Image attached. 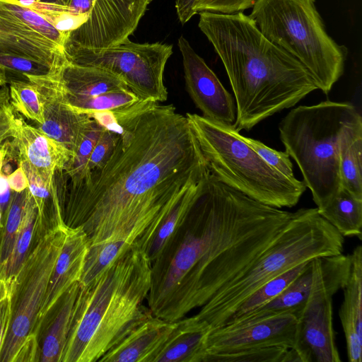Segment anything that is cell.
<instances>
[{
	"instance_id": "6da1fadb",
	"label": "cell",
	"mask_w": 362,
	"mask_h": 362,
	"mask_svg": "<svg viewBox=\"0 0 362 362\" xmlns=\"http://www.w3.org/2000/svg\"><path fill=\"white\" fill-rule=\"evenodd\" d=\"M159 103L141 100L113 111L121 131L110 158L63 197L64 222L82 226L90 244L151 221L210 172L186 115Z\"/></svg>"
},
{
	"instance_id": "7a4b0ae2",
	"label": "cell",
	"mask_w": 362,
	"mask_h": 362,
	"mask_svg": "<svg viewBox=\"0 0 362 362\" xmlns=\"http://www.w3.org/2000/svg\"><path fill=\"white\" fill-rule=\"evenodd\" d=\"M293 214L206 173L184 222L151 265L153 315L175 322L203 306L264 253Z\"/></svg>"
},
{
	"instance_id": "3957f363",
	"label": "cell",
	"mask_w": 362,
	"mask_h": 362,
	"mask_svg": "<svg viewBox=\"0 0 362 362\" xmlns=\"http://www.w3.org/2000/svg\"><path fill=\"white\" fill-rule=\"evenodd\" d=\"M198 26L221 59L235 105L233 127L250 130L318 89L305 67L267 39L243 12L198 13Z\"/></svg>"
},
{
	"instance_id": "277c9868",
	"label": "cell",
	"mask_w": 362,
	"mask_h": 362,
	"mask_svg": "<svg viewBox=\"0 0 362 362\" xmlns=\"http://www.w3.org/2000/svg\"><path fill=\"white\" fill-rule=\"evenodd\" d=\"M151 263L135 242L100 275L81 285L62 362H95L148 310Z\"/></svg>"
},
{
	"instance_id": "5b68a950",
	"label": "cell",
	"mask_w": 362,
	"mask_h": 362,
	"mask_svg": "<svg viewBox=\"0 0 362 362\" xmlns=\"http://www.w3.org/2000/svg\"><path fill=\"white\" fill-rule=\"evenodd\" d=\"M344 237L318 211H294L286 228L248 269L219 290L196 315L212 329L222 327L254 291L286 270L314 258L344 252Z\"/></svg>"
},
{
	"instance_id": "8992f818",
	"label": "cell",
	"mask_w": 362,
	"mask_h": 362,
	"mask_svg": "<svg viewBox=\"0 0 362 362\" xmlns=\"http://www.w3.org/2000/svg\"><path fill=\"white\" fill-rule=\"evenodd\" d=\"M360 121L361 116L353 104L327 100L298 106L279 124L285 151L298 165L319 211L341 187V139L351 126Z\"/></svg>"
},
{
	"instance_id": "52a82bcc",
	"label": "cell",
	"mask_w": 362,
	"mask_h": 362,
	"mask_svg": "<svg viewBox=\"0 0 362 362\" xmlns=\"http://www.w3.org/2000/svg\"><path fill=\"white\" fill-rule=\"evenodd\" d=\"M210 173L249 197L281 209L297 204L306 190L303 180H291L268 165L233 125L187 113Z\"/></svg>"
},
{
	"instance_id": "ba28073f",
	"label": "cell",
	"mask_w": 362,
	"mask_h": 362,
	"mask_svg": "<svg viewBox=\"0 0 362 362\" xmlns=\"http://www.w3.org/2000/svg\"><path fill=\"white\" fill-rule=\"evenodd\" d=\"M249 16L267 39L305 67L324 93L343 75L348 49L327 33L315 0H257Z\"/></svg>"
},
{
	"instance_id": "9c48e42d",
	"label": "cell",
	"mask_w": 362,
	"mask_h": 362,
	"mask_svg": "<svg viewBox=\"0 0 362 362\" xmlns=\"http://www.w3.org/2000/svg\"><path fill=\"white\" fill-rule=\"evenodd\" d=\"M316 274L310 293L297 315L291 348L300 362H341L332 320V298L341 290L351 268V254L314 259Z\"/></svg>"
},
{
	"instance_id": "30bf717a",
	"label": "cell",
	"mask_w": 362,
	"mask_h": 362,
	"mask_svg": "<svg viewBox=\"0 0 362 362\" xmlns=\"http://www.w3.org/2000/svg\"><path fill=\"white\" fill-rule=\"evenodd\" d=\"M67 226L49 228L30 250L12 290V319L0 362H13L27 339L37 336L36 320Z\"/></svg>"
},
{
	"instance_id": "8fae6325",
	"label": "cell",
	"mask_w": 362,
	"mask_h": 362,
	"mask_svg": "<svg viewBox=\"0 0 362 362\" xmlns=\"http://www.w3.org/2000/svg\"><path fill=\"white\" fill-rule=\"evenodd\" d=\"M63 52L73 64L98 67L116 75L143 100L162 103L168 98L163 73L173 54L170 45L136 43L127 39L108 48H64Z\"/></svg>"
},
{
	"instance_id": "7c38bea8",
	"label": "cell",
	"mask_w": 362,
	"mask_h": 362,
	"mask_svg": "<svg viewBox=\"0 0 362 362\" xmlns=\"http://www.w3.org/2000/svg\"><path fill=\"white\" fill-rule=\"evenodd\" d=\"M152 0H94L86 21L66 34L64 48L91 49L119 45L132 35Z\"/></svg>"
},
{
	"instance_id": "4fadbf2b",
	"label": "cell",
	"mask_w": 362,
	"mask_h": 362,
	"mask_svg": "<svg viewBox=\"0 0 362 362\" xmlns=\"http://www.w3.org/2000/svg\"><path fill=\"white\" fill-rule=\"evenodd\" d=\"M65 58L63 49L20 21L0 14V68L25 76L49 74Z\"/></svg>"
},
{
	"instance_id": "5bb4252c",
	"label": "cell",
	"mask_w": 362,
	"mask_h": 362,
	"mask_svg": "<svg viewBox=\"0 0 362 362\" xmlns=\"http://www.w3.org/2000/svg\"><path fill=\"white\" fill-rule=\"evenodd\" d=\"M296 325V315L285 313L212 329L206 337L201 362L219 352L267 346L291 349L295 343Z\"/></svg>"
},
{
	"instance_id": "9a60e30c",
	"label": "cell",
	"mask_w": 362,
	"mask_h": 362,
	"mask_svg": "<svg viewBox=\"0 0 362 362\" xmlns=\"http://www.w3.org/2000/svg\"><path fill=\"white\" fill-rule=\"evenodd\" d=\"M177 44L187 90L202 116L218 123L233 125L236 105L232 95L185 37L181 35Z\"/></svg>"
},
{
	"instance_id": "2e32d148",
	"label": "cell",
	"mask_w": 362,
	"mask_h": 362,
	"mask_svg": "<svg viewBox=\"0 0 362 362\" xmlns=\"http://www.w3.org/2000/svg\"><path fill=\"white\" fill-rule=\"evenodd\" d=\"M24 78L35 85L43 107L44 122L36 124V127L65 147L73 156L92 115L79 113L70 107L63 100L49 74L27 75Z\"/></svg>"
},
{
	"instance_id": "e0dca14e",
	"label": "cell",
	"mask_w": 362,
	"mask_h": 362,
	"mask_svg": "<svg viewBox=\"0 0 362 362\" xmlns=\"http://www.w3.org/2000/svg\"><path fill=\"white\" fill-rule=\"evenodd\" d=\"M89 244L88 238L82 226H67L62 250L37 315V332L40 325L64 293L73 284L80 281Z\"/></svg>"
},
{
	"instance_id": "ac0fdd59",
	"label": "cell",
	"mask_w": 362,
	"mask_h": 362,
	"mask_svg": "<svg viewBox=\"0 0 362 362\" xmlns=\"http://www.w3.org/2000/svg\"><path fill=\"white\" fill-rule=\"evenodd\" d=\"M12 143L24 160L46 180H53L56 173L63 171L72 154L36 127L13 115L11 120Z\"/></svg>"
},
{
	"instance_id": "d6986e66",
	"label": "cell",
	"mask_w": 362,
	"mask_h": 362,
	"mask_svg": "<svg viewBox=\"0 0 362 362\" xmlns=\"http://www.w3.org/2000/svg\"><path fill=\"white\" fill-rule=\"evenodd\" d=\"M175 322L155 316L149 309L98 361L153 362Z\"/></svg>"
},
{
	"instance_id": "ffe728a7",
	"label": "cell",
	"mask_w": 362,
	"mask_h": 362,
	"mask_svg": "<svg viewBox=\"0 0 362 362\" xmlns=\"http://www.w3.org/2000/svg\"><path fill=\"white\" fill-rule=\"evenodd\" d=\"M49 76L62 96L92 97L129 88L120 78L105 69L73 64L66 58Z\"/></svg>"
},
{
	"instance_id": "44dd1931",
	"label": "cell",
	"mask_w": 362,
	"mask_h": 362,
	"mask_svg": "<svg viewBox=\"0 0 362 362\" xmlns=\"http://www.w3.org/2000/svg\"><path fill=\"white\" fill-rule=\"evenodd\" d=\"M351 268L342 288L343 301L339 316L346 341L349 362L362 361V247L351 253Z\"/></svg>"
},
{
	"instance_id": "7402d4cb",
	"label": "cell",
	"mask_w": 362,
	"mask_h": 362,
	"mask_svg": "<svg viewBox=\"0 0 362 362\" xmlns=\"http://www.w3.org/2000/svg\"><path fill=\"white\" fill-rule=\"evenodd\" d=\"M199 182L185 189L167 204L136 240L151 264L186 218L197 196Z\"/></svg>"
},
{
	"instance_id": "603a6c76",
	"label": "cell",
	"mask_w": 362,
	"mask_h": 362,
	"mask_svg": "<svg viewBox=\"0 0 362 362\" xmlns=\"http://www.w3.org/2000/svg\"><path fill=\"white\" fill-rule=\"evenodd\" d=\"M211 328L196 315L182 317L175 326L153 362H201Z\"/></svg>"
},
{
	"instance_id": "cb8c5ba5",
	"label": "cell",
	"mask_w": 362,
	"mask_h": 362,
	"mask_svg": "<svg viewBox=\"0 0 362 362\" xmlns=\"http://www.w3.org/2000/svg\"><path fill=\"white\" fill-rule=\"evenodd\" d=\"M151 222H142L124 233L89 244L79 284H87L124 254Z\"/></svg>"
},
{
	"instance_id": "d4e9b609",
	"label": "cell",
	"mask_w": 362,
	"mask_h": 362,
	"mask_svg": "<svg viewBox=\"0 0 362 362\" xmlns=\"http://www.w3.org/2000/svg\"><path fill=\"white\" fill-rule=\"evenodd\" d=\"M314 259L308 262L304 269L280 294L241 321L266 318L285 313H293L296 317L308 300L315 281L316 264Z\"/></svg>"
},
{
	"instance_id": "484cf974",
	"label": "cell",
	"mask_w": 362,
	"mask_h": 362,
	"mask_svg": "<svg viewBox=\"0 0 362 362\" xmlns=\"http://www.w3.org/2000/svg\"><path fill=\"white\" fill-rule=\"evenodd\" d=\"M79 288V282L75 283L58 301L57 311L42 341L41 361L62 362Z\"/></svg>"
},
{
	"instance_id": "4316f807",
	"label": "cell",
	"mask_w": 362,
	"mask_h": 362,
	"mask_svg": "<svg viewBox=\"0 0 362 362\" xmlns=\"http://www.w3.org/2000/svg\"><path fill=\"white\" fill-rule=\"evenodd\" d=\"M42 225V222L38 214L36 204L28 190L23 217L12 252L6 264L0 269L11 292L31 250L34 234Z\"/></svg>"
},
{
	"instance_id": "83f0119b",
	"label": "cell",
	"mask_w": 362,
	"mask_h": 362,
	"mask_svg": "<svg viewBox=\"0 0 362 362\" xmlns=\"http://www.w3.org/2000/svg\"><path fill=\"white\" fill-rule=\"evenodd\" d=\"M318 211L344 237L362 239V198L341 187L328 204Z\"/></svg>"
},
{
	"instance_id": "f1b7e54d",
	"label": "cell",
	"mask_w": 362,
	"mask_h": 362,
	"mask_svg": "<svg viewBox=\"0 0 362 362\" xmlns=\"http://www.w3.org/2000/svg\"><path fill=\"white\" fill-rule=\"evenodd\" d=\"M362 121L344 133L340 146V177L342 187L362 198Z\"/></svg>"
},
{
	"instance_id": "f546056e",
	"label": "cell",
	"mask_w": 362,
	"mask_h": 362,
	"mask_svg": "<svg viewBox=\"0 0 362 362\" xmlns=\"http://www.w3.org/2000/svg\"><path fill=\"white\" fill-rule=\"evenodd\" d=\"M308 262L298 264L262 285L238 307L225 325L241 321L276 297L304 269Z\"/></svg>"
},
{
	"instance_id": "4dcf8cb0",
	"label": "cell",
	"mask_w": 362,
	"mask_h": 362,
	"mask_svg": "<svg viewBox=\"0 0 362 362\" xmlns=\"http://www.w3.org/2000/svg\"><path fill=\"white\" fill-rule=\"evenodd\" d=\"M62 98L73 110L79 113L90 115L95 112H113L143 100L130 88L120 89L92 97L62 96Z\"/></svg>"
},
{
	"instance_id": "1f68e13d",
	"label": "cell",
	"mask_w": 362,
	"mask_h": 362,
	"mask_svg": "<svg viewBox=\"0 0 362 362\" xmlns=\"http://www.w3.org/2000/svg\"><path fill=\"white\" fill-rule=\"evenodd\" d=\"M105 129V127L92 118L75 153L60 173L69 178V187L78 185L89 176V158L98 138Z\"/></svg>"
},
{
	"instance_id": "d6a6232c",
	"label": "cell",
	"mask_w": 362,
	"mask_h": 362,
	"mask_svg": "<svg viewBox=\"0 0 362 362\" xmlns=\"http://www.w3.org/2000/svg\"><path fill=\"white\" fill-rule=\"evenodd\" d=\"M10 103L13 110L35 122H44L43 107L35 85L31 81L18 78H8Z\"/></svg>"
},
{
	"instance_id": "836d02e7",
	"label": "cell",
	"mask_w": 362,
	"mask_h": 362,
	"mask_svg": "<svg viewBox=\"0 0 362 362\" xmlns=\"http://www.w3.org/2000/svg\"><path fill=\"white\" fill-rule=\"evenodd\" d=\"M204 362H299V359L292 349L267 346L216 353Z\"/></svg>"
},
{
	"instance_id": "e575fe53",
	"label": "cell",
	"mask_w": 362,
	"mask_h": 362,
	"mask_svg": "<svg viewBox=\"0 0 362 362\" xmlns=\"http://www.w3.org/2000/svg\"><path fill=\"white\" fill-rule=\"evenodd\" d=\"M0 14L16 19L63 49L66 34L57 30L37 12L14 0H0Z\"/></svg>"
},
{
	"instance_id": "d590c367",
	"label": "cell",
	"mask_w": 362,
	"mask_h": 362,
	"mask_svg": "<svg viewBox=\"0 0 362 362\" xmlns=\"http://www.w3.org/2000/svg\"><path fill=\"white\" fill-rule=\"evenodd\" d=\"M28 189L14 192L6 212V221L0 241V269L8 262L19 230L27 200Z\"/></svg>"
},
{
	"instance_id": "8d00e7d4",
	"label": "cell",
	"mask_w": 362,
	"mask_h": 362,
	"mask_svg": "<svg viewBox=\"0 0 362 362\" xmlns=\"http://www.w3.org/2000/svg\"><path fill=\"white\" fill-rule=\"evenodd\" d=\"M243 139L271 167L289 179H296L289 155L286 152L271 148L262 142L245 137Z\"/></svg>"
},
{
	"instance_id": "74e56055",
	"label": "cell",
	"mask_w": 362,
	"mask_h": 362,
	"mask_svg": "<svg viewBox=\"0 0 362 362\" xmlns=\"http://www.w3.org/2000/svg\"><path fill=\"white\" fill-rule=\"evenodd\" d=\"M119 138V134L105 129L98 138L90 154L89 173L102 168L110 158Z\"/></svg>"
},
{
	"instance_id": "f35d334b",
	"label": "cell",
	"mask_w": 362,
	"mask_h": 362,
	"mask_svg": "<svg viewBox=\"0 0 362 362\" xmlns=\"http://www.w3.org/2000/svg\"><path fill=\"white\" fill-rule=\"evenodd\" d=\"M257 0H198L197 13L211 11L221 13L243 12L252 7Z\"/></svg>"
},
{
	"instance_id": "ab89813d",
	"label": "cell",
	"mask_w": 362,
	"mask_h": 362,
	"mask_svg": "<svg viewBox=\"0 0 362 362\" xmlns=\"http://www.w3.org/2000/svg\"><path fill=\"white\" fill-rule=\"evenodd\" d=\"M12 319V294L0 302V354Z\"/></svg>"
},
{
	"instance_id": "60d3db41",
	"label": "cell",
	"mask_w": 362,
	"mask_h": 362,
	"mask_svg": "<svg viewBox=\"0 0 362 362\" xmlns=\"http://www.w3.org/2000/svg\"><path fill=\"white\" fill-rule=\"evenodd\" d=\"M197 1L198 0H176L175 8L177 17L182 25L197 14L195 7Z\"/></svg>"
},
{
	"instance_id": "b9f144b4",
	"label": "cell",
	"mask_w": 362,
	"mask_h": 362,
	"mask_svg": "<svg viewBox=\"0 0 362 362\" xmlns=\"http://www.w3.org/2000/svg\"><path fill=\"white\" fill-rule=\"evenodd\" d=\"M94 0H68L65 6L66 12L78 16L87 17Z\"/></svg>"
},
{
	"instance_id": "7bdbcfd3",
	"label": "cell",
	"mask_w": 362,
	"mask_h": 362,
	"mask_svg": "<svg viewBox=\"0 0 362 362\" xmlns=\"http://www.w3.org/2000/svg\"><path fill=\"white\" fill-rule=\"evenodd\" d=\"M8 181L10 188L14 192H21L28 187L26 175L20 166L8 175Z\"/></svg>"
},
{
	"instance_id": "ee69618b",
	"label": "cell",
	"mask_w": 362,
	"mask_h": 362,
	"mask_svg": "<svg viewBox=\"0 0 362 362\" xmlns=\"http://www.w3.org/2000/svg\"><path fill=\"white\" fill-rule=\"evenodd\" d=\"M13 115L12 107L4 115L0 117V148L5 146L9 139H12L11 120Z\"/></svg>"
},
{
	"instance_id": "f6af8a7d",
	"label": "cell",
	"mask_w": 362,
	"mask_h": 362,
	"mask_svg": "<svg viewBox=\"0 0 362 362\" xmlns=\"http://www.w3.org/2000/svg\"><path fill=\"white\" fill-rule=\"evenodd\" d=\"M20 4L31 9L39 6L56 5L64 8L68 0H14ZM66 11V10H65Z\"/></svg>"
},
{
	"instance_id": "bcb514c9",
	"label": "cell",
	"mask_w": 362,
	"mask_h": 362,
	"mask_svg": "<svg viewBox=\"0 0 362 362\" xmlns=\"http://www.w3.org/2000/svg\"><path fill=\"white\" fill-rule=\"evenodd\" d=\"M12 106L10 103L8 86L5 85L0 87V117L4 115Z\"/></svg>"
},
{
	"instance_id": "7dc6e473",
	"label": "cell",
	"mask_w": 362,
	"mask_h": 362,
	"mask_svg": "<svg viewBox=\"0 0 362 362\" xmlns=\"http://www.w3.org/2000/svg\"><path fill=\"white\" fill-rule=\"evenodd\" d=\"M14 191L10 187L4 193L0 194V209L4 214H6L11 202Z\"/></svg>"
},
{
	"instance_id": "c3c4849f",
	"label": "cell",
	"mask_w": 362,
	"mask_h": 362,
	"mask_svg": "<svg viewBox=\"0 0 362 362\" xmlns=\"http://www.w3.org/2000/svg\"><path fill=\"white\" fill-rule=\"evenodd\" d=\"M6 153L0 158V194L4 193L10 187L8 181V175L3 171V166Z\"/></svg>"
},
{
	"instance_id": "681fc988",
	"label": "cell",
	"mask_w": 362,
	"mask_h": 362,
	"mask_svg": "<svg viewBox=\"0 0 362 362\" xmlns=\"http://www.w3.org/2000/svg\"><path fill=\"white\" fill-rule=\"evenodd\" d=\"M11 294V290L0 270V302Z\"/></svg>"
},
{
	"instance_id": "f907efd6",
	"label": "cell",
	"mask_w": 362,
	"mask_h": 362,
	"mask_svg": "<svg viewBox=\"0 0 362 362\" xmlns=\"http://www.w3.org/2000/svg\"><path fill=\"white\" fill-rule=\"evenodd\" d=\"M8 83V77L6 71L0 68V87Z\"/></svg>"
},
{
	"instance_id": "816d5d0a",
	"label": "cell",
	"mask_w": 362,
	"mask_h": 362,
	"mask_svg": "<svg viewBox=\"0 0 362 362\" xmlns=\"http://www.w3.org/2000/svg\"><path fill=\"white\" fill-rule=\"evenodd\" d=\"M3 212L1 211L0 209V228L2 227V217H3Z\"/></svg>"
}]
</instances>
